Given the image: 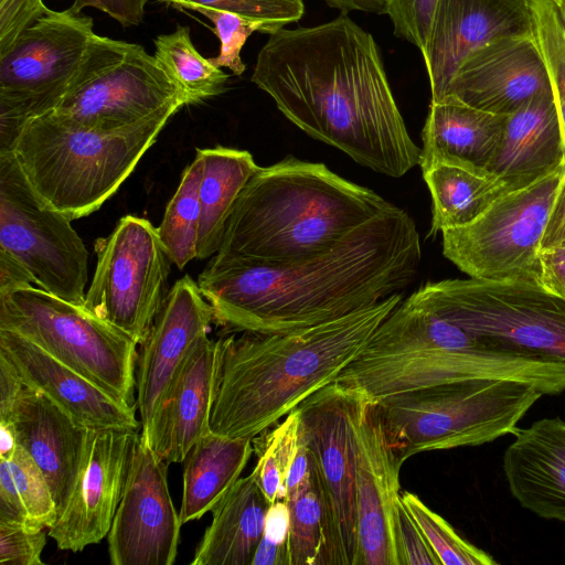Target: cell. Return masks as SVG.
<instances>
[{"instance_id": "obj_1", "label": "cell", "mask_w": 565, "mask_h": 565, "mask_svg": "<svg viewBox=\"0 0 565 565\" xmlns=\"http://www.w3.org/2000/svg\"><path fill=\"white\" fill-rule=\"evenodd\" d=\"M250 81L294 125L363 167L401 178L419 164L379 46L348 13L269 34Z\"/></svg>"}, {"instance_id": "obj_2", "label": "cell", "mask_w": 565, "mask_h": 565, "mask_svg": "<svg viewBox=\"0 0 565 565\" xmlns=\"http://www.w3.org/2000/svg\"><path fill=\"white\" fill-rule=\"evenodd\" d=\"M422 260L413 217L395 206L323 254L286 264L212 260L198 285L214 320L282 332L373 306L406 288Z\"/></svg>"}, {"instance_id": "obj_3", "label": "cell", "mask_w": 565, "mask_h": 565, "mask_svg": "<svg viewBox=\"0 0 565 565\" xmlns=\"http://www.w3.org/2000/svg\"><path fill=\"white\" fill-rule=\"evenodd\" d=\"M401 301L397 292L316 326L221 338L211 431L253 439L279 423L308 396L334 383Z\"/></svg>"}, {"instance_id": "obj_4", "label": "cell", "mask_w": 565, "mask_h": 565, "mask_svg": "<svg viewBox=\"0 0 565 565\" xmlns=\"http://www.w3.org/2000/svg\"><path fill=\"white\" fill-rule=\"evenodd\" d=\"M395 206L323 163L289 157L259 167L247 181L213 259L276 265L310 258Z\"/></svg>"}, {"instance_id": "obj_5", "label": "cell", "mask_w": 565, "mask_h": 565, "mask_svg": "<svg viewBox=\"0 0 565 565\" xmlns=\"http://www.w3.org/2000/svg\"><path fill=\"white\" fill-rule=\"evenodd\" d=\"M472 379L519 380L544 395H556L565 391V364L492 351L409 296L385 318L334 383L375 403L394 394Z\"/></svg>"}, {"instance_id": "obj_6", "label": "cell", "mask_w": 565, "mask_h": 565, "mask_svg": "<svg viewBox=\"0 0 565 565\" xmlns=\"http://www.w3.org/2000/svg\"><path fill=\"white\" fill-rule=\"evenodd\" d=\"M181 107L116 130L75 125L51 110L24 126L12 152L38 196L73 221L118 190Z\"/></svg>"}, {"instance_id": "obj_7", "label": "cell", "mask_w": 565, "mask_h": 565, "mask_svg": "<svg viewBox=\"0 0 565 565\" xmlns=\"http://www.w3.org/2000/svg\"><path fill=\"white\" fill-rule=\"evenodd\" d=\"M542 395L524 381L472 379L394 394L374 405L405 461L419 452L479 446L514 434Z\"/></svg>"}, {"instance_id": "obj_8", "label": "cell", "mask_w": 565, "mask_h": 565, "mask_svg": "<svg viewBox=\"0 0 565 565\" xmlns=\"http://www.w3.org/2000/svg\"><path fill=\"white\" fill-rule=\"evenodd\" d=\"M411 297L492 351L565 364V297L541 282L446 279Z\"/></svg>"}, {"instance_id": "obj_9", "label": "cell", "mask_w": 565, "mask_h": 565, "mask_svg": "<svg viewBox=\"0 0 565 565\" xmlns=\"http://www.w3.org/2000/svg\"><path fill=\"white\" fill-rule=\"evenodd\" d=\"M0 329L18 333L136 406L138 343L83 306L40 287L0 294Z\"/></svg>"}, {"instance_id": "obj_10", "label": "cell", "mask_w": 565, "mask_h": 565, "mask_svg": "<svg viewBox=\"0 0 565 565\" xmlns=\"http://www.w3.org/2000/svg\"><path fill=\"white\" fill-rule=\"evenodd\" d=\"M90 17L51 11L0 57V154L12 152L24 126L56 108L86 57Z\"/></svg>"}, {"instance_id": "obj_11", "label": "cell", "mask_w": 565, "mask_h": 565, "mask_svg": "<svg viewBox=\"0 0 565 565\" xmlns=\"http://www.w3.org/2000/svg\"><path fill=\"white\" fill-rule=\"evenodd\" d=\"M185 100L145 47L94 34L68 92L53 111L98 130L121 129Z\"/></svg>"}, {"instance_id": "obj_12", "label": "cell", "mask_w": 565, "mask_h": 565, "mask_svg": "<svg viewBox=\"0 0 565 565\" xmlns=\"http://www.w3.org/2000/svg\"><path fill=\"white\" fill-rule=\"evenodd\" d=\"M564 174L565 167L504 194L472 223L444 230V256L470 278L541 282V241Z\"/></svg>"}, {"instance_id": "obj_13", "label": "cell", "mask_w": 565, "mask_h": 565, "mask_svg": "<svg viewBox=\"0 0 565 565\" xmlns=\"http://www.w3.org/2000/svg\"><path fill=\"white\" fill-rule=\"evenodd\" d=\"M71 222L38 196L13 152L0 154V248L38 287L83 306L88 252Z\"/></svg>"}, {"instance_id": "obj_14", "label": "cell", "mask_w": 565, "mask_h": 565, "mask_svg": "<svg viewBox=\"0 0 565 565\" xmlns=\"http://www.w3.org/2000/svg\"><path fill=\"white\" fill-rule=\"evenodd\" d=\"M94 247L97 264L83 307L141 344L169 292L173 264L157 227L126 215Z\"/></svg>"}, {"instance_id": "obj_15", "label": "cell", "mask_w": 565, "mask_h": 565, "mask_svg": "<svg viewBox=\"0 0 565 565\" xmlns=\"http://www.w3.org/2000/svg\"><path fill=\"white\" fill-rule=\"evenodd\" d=\"M356 393L331 383L298 406L300 435L315 457L327 501L329 565H354L356 555Z\"/></svg>"}, {"instance_id": "obj_16", "label": "cell", "mask_w": 565, "mask_h": 565, "mask_svg": "<svg viewBox=\"0 0 565 565\" xmlns=\"http://www.w3.org/2000/svg\"><path fill=\"white\" fill-rule=\"evenodd\" d=\"M168 463L140 429L121 499L107 534L113 565H172L181 520L168 487Z\"/></svg>"}, {"instance_id": "obj_17", "label": "cell", "mask_w": 565, "mask_h": 565, "mask_svg": "<svg viewBox=\"0 0 565 565\" xmlns=\"http://www.w3.org/2000/svg\"><path fill=\"white\" fill-rule=\"evenodd\" d=\"M139 431L89 428L68 501L47 532L60 550L81 552L107 536Z\"/></svg>"}, {"instance_id": "obj_18", "label": "cell", "mask_w": 565, "mask_h": 565, "mask_svg": "<svg viewBox=\"0 0 565 565\" xmlns=\"http://www.w3.org/2000/svg\"><path fill=\"white\" fill-rule=\"evenodd\" d=\"M358 394V393H356ZM354 565H397L392 519L405 462L388 440L374 403L358 394Z\"/></svg>"}, {"instance_id": "obj_19", "label": "cell", "mask_w": 565, "mask_h": 565, "mask_svg": "<svg viewBox=\"0 0 565 565\" xmlns=\"http://www.w3.org/2000/svg\"><path fill=\"white\" fill-rule=\"evenodd\" d=\"M212 307L198 281L183 276L169 289L136 361V408L148 436L181 363L194 343L210 331Z\"/></svg>"}, {"instance_id": "obj_20", "label": "cell", "mask_w": 565, "mask_h": 565, "mask_svg": "<svg viewBox=\"0 0 565 565\" xmlns=\"http://www.w3.org/2000/svg\"><path fill=\"white\" fill-rule=\"evenodd\" d=\"M533 35L527 0H438L423 50L431 102L446 97L461 63L501 39Z\"/></svg>"}, {"instance_id": "obj_21", "label": "cell", "mask_w": 565, "mask_h": 565, "mask_svg": "<svg viewBox=\"0 0 565 565\" xmlns=\"http://www.w3.org/2000/svg\"><path fill=\"white\" fill-rule=\"evenodd\" d=\"M551 88L533 34L501 39L471 53L454 75L446 97L509 116Z\"/></svg>"}, {"instance_id": "obj_22", "label": "cell", "mask_w": 565, "mask_h": 565, "mask_svg": "<svg viewBox=\"0 0 565 565\" xmlns=\"http://www.w3.org/2000/svg\"><path fill=\"white\" fill-rule=\"evenodd\" d=\"M0 355L23 384L43 393L83 426L140 430L136 406L18 333L0 329Z\"/></svg>"}, {"instance_id": "obj_23", "label": "cell", "mask_w": 565, "mask_h": 565, "mask_svg": "<svg viewBox=\"0 0 565 565\" xmlns=\"http://www.w3.org/2000/svg\"><path fill=\"white\" fill-rule=\"evenodd\" d=\"M220 354V339L202 335L181 363L167 391L149 439L168 465L182 462L190 448L211 431Z\"/></svg>"}, {"instance_id": "obj_24", "label": "cell", "mask_w": 565, "mask_h": 565, "mask_svg": "<svg viewBox=\"0 0 565 565\" xmlns=\"http://www.w3.org/2000/svg\"><path fill=\"white\" fill-rule=\"evenodd\" d=\"M3 423H11L15 439L43 471L56 503L65 508L81 469L89 428L38 390L23 384Z\"/></svg>"}, {"instance_id": "obj_25", "label": "cell", "mask_w": 565, "mask_h": 565, "mask_svg": "<svg viewBox=\"0 0 565 565\" xmlns=\"http://www.w3.org/2000/svg\"><path fill=\"white\" fill-rule=\"evenodd\" d=\"M513 435L502 460L512 497L535 515L565 524V420L542 418Z\"/></svg>"}, {"instance_id": "obj_26", "label": "cell", "mask_w": 565, "mask_h": 565, "mask_svg": "<svg viewBox=\"0 0 565 565\" xmlns=\"http://www.w3.org/2000/svg\"><path fill=\"white\" fill-rule=\"evenodd\" d=\"M565 167V140L552 88L507 116L487 174L507 193L530 186Z\"/></svg>"}, {"instance_id": "obj_27", "label": "cell", "mask_w": 565, "mask_h": 565, "mask_svg": "<svg viewBox=\"0 0 565 565\" xmlns=\"http://www.w3.org/2000/svg\"><path fill=\"white\" fill-rule=\"evenodd\" d=\"M507 116L447 96L431 102L423 132L419 167L446 163L487 174L501 142Z\"/></svg>"}, {"instance_id": "obj_28", "label": "cell", "mask_w": 565, "mask_h": 565, "mask_svg": "<svg viewBox=\"0 0 565 565\" xmlns=\"http://www.w3.org/2000/svg\"><path fill=\"white\" fill-rule=\"evenodd\" d=\"M269 507L254 476L241 477L211 511L191 565H252Z\"/></svg>"}, {"instance_id": "obj_29", "label": "cell", "mask_w": 565, "mask_h": 565, "mask_svg": "<svg viewBox=\"0 0 565 565\" xmlns=\"http://www.w3.org/2000/svg\"><path fill=\"white\" fill-rule=\"evenodd\" d=\"M254 452L253 439L213 431L202 436L183 459L181 523L199 520L226 495Z\"/></svg>"}, {"instance_id": "obj_30", "label": "cell", "mask_w": 565, "mask_h": 565, "mask_svg": "<svg viewBox=\"0 0 565 565\" xmlns=\"http://www.w3.org/2000/svg\"><path fill=\"white\" fill-rule=\"evenodd\" d=\"M289 510L290 565H329L328 510L315 457L300 435L282 499Z\"/></svg>"}, {"instance_id": "obj_31", "label": "cell", "mask_w": 565, "mask_h": 565, "mask_svg": "<svg viewBox=\"0 0 565 565\" xmlns=\"http://www.w3.org/2000/svg\"><path fill=\"white\" fill-rule=\"evenodd\" d=\"M196 153L203 161L196 258L204 259L217 253L236 199L259 166L246 150L217 146Z\"/></svg>"}, {"instance_id": "obj_32", "label": "cell", "mask_w": 565, "mask_h": 565, "mask_svg": "<svg viewBox=\"0 0 565 565\" xmlns=\"http://www.w3.org/2000/svg\"><path fill=\"white\" fill-rule=\"evenodd\" d=\"M422 172L433 200L430 234L472 223L507 194L495 179L461 167L437 163Z\"/></svg>"}, {"instance_id": "obj_33", "label": "cell", "mask_w": 565, "mask_h": 565, "mask_svg": "<svg viewBox=\"0 0 565 565\" xmlns=\"http://www.w3.org/2000/svg\"><path fill=\"white\" fill-rule=\"evenodd\" d=\"M154 46L153 56L186 105L201 103L226 90L230 76L198 52L189 26L158 35Z\"/></svg>"}, {"instance_id": "obj_34", "label": "cell", "mask_w": 565, "mask_h": 565, "mask_svg": "<svg viewBox=\"0 0 565 565\" xmlns=\"http://www.w3.org/2000/svg\"><path fill=\"white\" fill-rule=\"evenodd\" d=\"M202 174L203 161L196 153L195 159L183 171L180 184L167 204L161 224L157 227L164 248L179 269L196 258Z\"/></svg>"}, {"instance_id": "obj_35", "label": "cell", "mask_w": 565, "mask_h": 565, "mask_svg": "<svg viewBox=\"0 0 565 565\" xmlns=\"http://www.w3.org/2000/svg\"><path fill=\"white\" fill-rule=\"evenodd\" d=\"M298 407L273 427L253 438L257 461L250 472L269 503L282 499L285 482L298 450Z\"/></svg>"}, {"instance_id": "obj_36", "label": "cell", "mask_w": 565, "mask_h": 565, "mask_svg": "<svg viewBox=\"0 0 565 565\" xmlns=\"http://www.w3.org/2000/svg\"><path fill=\"white\" fill-rule=\"evenodd\" d=\"M565 140V23L554 0H527Z\"/></svg>"}, {"instance_id": "obj_37", "label": "cell", "mask_w": 565, "mask_h": 565, "mask_svg": "<svg viewBox=\"0 0 565 565\" xmlns=\"http://www.w3.org/2000/svg\"><path fill=\"white\" fill-rule=\"evenodd\" d=\"M401 498L413 515L441 565H493L498 562L487 552L463 540L439 514L416 494L404 491Z\"/></svg>"}, {"instance_id": "obj_38", "label": "cell", "mask_w": 565, "mask_h": 565, "mask_svg": "<svg viewBox=\"0 0 565 565\" xmlns=\"http://www.w3.org/2000/svg\"><path fill=\"white\" fill-rule=\"evenodd\" d=\"M6 460L25 509L30 527L49 529L57 519V509L43 471L19 445Z\"/></svg>"}, {"instance_id": "obj_39", "label": "cell", "mask_w": 565, "mask_h": 565, "mask_svg": "<svg viewBox=\"0 0 565 565\" xmlns=\"http://www.w3.org/2000/svg\"><path fill=\"white\" fill-rule=\"evenodd\" d=\"M179 9L206 8L235 13L258 22L265 34H273L305 14L303 0H160Z\"/></svg>"}, {"instance_id": "obj_40", "label": "cell", "mask_w": 565, "mask_h": 565, "mask_svg": "<svg viewBox=\"0 0 565 565\" xmlns=\"http://www.w3.org/2000/svg\"><path fill=\"white\" fill-rule=\"evenodd\" d=\"M195 11L212 21V31L221 43L220 54L210 61L220 68H230L234 75H242L246 70L241 58L242 47L253 32L264 33L263 25L226 11L206 8H198Z\"/></svg>"}, {"instance_id": "obj_41", "label": "cell", "mask_w": 565, "mask_h": 565, "mask_svg": "<svg viewBox=\"0 0 565 565\" xmlns=\"http://www.w3.org/2000/svg\"><path fill=\"white\" fill-rule=\"evenodd\" d=\"M392 533L397 565H441L402 498L394 508Z\"/></svg>"}, {"instance_id": "obj_42", "label": "cell", "mask_w": 565, "mask_h": 565, "mask_svg": "<svg viewBox=\"0 0 565 565\" xmlns=\"http://www.w3.org/2000/svg\"><path fill=\"white\" fill-rule=\"evenodd\" d=\"M438 0H386L394 34L419 49H425Z\"/></svg>"}, {"instance_id": "obj_43", "label": "cell", "mask_w": 565, "mask_h": 565, "mask_svg": "<svg viewBox=\"0 0 565 565\" xmlns=\"http://www.w3.org/2000/svg\"><path fill=\"white\" fill-rule=\"evenodd\" d=\"M289 510L284 500L271 503L265 522L264 534L252 565H290Z\"/></svg>"}, {"instance_id": "obj_44", "label": "cell", "mask_w": 565, "mask_h": 565, "mask_svg": "<svg viewBox=\"0 0 565 565\" xmlns=\"http://www.w3.org/2000/svg\"><path fill=\"white\" fill-rule=\"evenodd\" d=\"M46 543V533L22 525L0 522L1 565H43L41 554Z\"/></svg>"}, {"instance_id": "obj_45", "label": "cell", "mask_w": 565, "mask_h": 565, "mask_svg": "<svg viewBox=\"0 0 565 565\" xmlns=\"http://www.w3.org/2000/svg\"><path fill=\"white\" fill-rule=\"evenodd\" d=\"M51 11L43 0H0V57L30 25Z\"/></svg>"}, {"instance_id": "obj_46", "label": "cell", "mask_w": 565, "mask_h": 565, "mask_svg": "<svg viewBox=\"0 0 565 565\" xmlns=\"http://www.w3.org/2000/svg\"><path fill=\"white\" fill-rule=\"evenodd\" d=\"M149 0H74L71 8L81 13L84 8H95L107 13L121 26L139 25L145 17V6Z\"/></svg>"}, {"instance_id": "obj_47", "label": "cell", "mask_w": 565, "mask_h": 565, "mask_svg": "<svg viewBox=\"0 0 565 565\" xmlns=\"http://www.w3.org/2000/svg\"><path fill=\"white\" fill-rule=\"evenodd\" d=\"M0 522L32 530L6 459H0Z\"/></svg>"}, {"instance_id": "obj_48", "label": "cell", "mask_w": 565, "mask_h": 565, "mask_svg": "<svg viewBox=\"0 0 565 565\" xmlns=\"http://www.w3.org/2000/svg\"><path fill=\"white\" fill-rule=\"evenodd\" d=\"M563 247H565V174L552 203L540 249L548 250Z\"/></svg>"}, {"instance_id": "obj_49", "label": "cell", "mask_w": 565, "mask_h": 565, "mask_svg": "<svg viewBox=\"0 0 565 565\" xmlns=\"http://www.w3.org/2000/svg\"><path fill=\"white\" fill-rule=\"evenodd\" d=\"M541 284L565 297V247L541 250Z\"/></svg>"}, {"instance_id": "obj_50", "label": "cell", "mask_w": 565, "mask_h": 565, "mask_svg": "<svg viewBox=\"0 0 565 565\" xmlns=\"http://www.w3.org/2000/svg\"><path fill=\"white\" fill-rule=\"evenodd\" d=\"M30 271L12 255L0 248V294L33 286Z\"/></svg>"}, {"instance_id": "obj_51", "label": "cell", "mask_w": 565, "mask_h": 565, "mask_svg": "<svg viewBox=\"0 0 565 565\" xmlns=\"http://www.w3.org/2000/svg\"><path fill=\"white\" fill-rule=\"evenodd\" d=\"M22 387L9 362L0 355V420L8 419Z\"/></svg>"}, {"instance_id": "obj_52", "label": "cell", "mask_w": 565, "mask_h": 565, "mask_svg": "<svg viewBox=\"0 0 565 565\" xmlns=\"http://www.w3.org/2000/svg\"><path fill=\"white\" fill-rule=\"evenodd\" d=\"M326 3L343 13L362 11L375 14H386V0H324Z\"/></svg>"}, {"instance_id": "obj_53", "label": "cell", "mask_w": 565, "mask_h": 565, "mask_svg": "<svg viewBox=\"0 0 565 565\" xmlns=\"http://www.w3.org/2000/svg\"><path fill=\"white\" fill-rule=\"evenodd\" d=\"M18 446L11 423L0 422V459H9Z\"/></svg>"}, {"instance_id": "obj_54", "label": "cell", "mask_w": 565, "mask_h": 565, "mask_svg": "<svg viewBox=\"0 0 565 565\" xmlns=\"http://www.w3.org/2000/svg\"><path fill=\"white\" fill-rule=\"evenodd\" d=\"M561 11L562 18L565 23V0H554Z\"/></svg>"}]
</instances>
